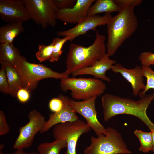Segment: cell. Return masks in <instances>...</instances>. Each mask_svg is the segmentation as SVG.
Listing matches in <instances>:
<instances>
[{
  "mask_svg": "<svg viewBox=\"0 0 154 154\" xmlns=\"http://www.w3.org/2000/svg\"><path fill=\"white\" fill-rule=\"evenodd\" d=\"M154 99V93L145 95L137 101L110 94H104L101 98L104 120L107 121L117 115H130L139 119L151 130L154 129V123L148 117L146 110Z\"/></svg>",
  "mask_w": 154,
  "mask_h": 154,
  "instance_id": "cell-1",
  "label": "cell"
},
{
  "mask_svg": "<svg viewBox=\"0 0 154 154\" xmlns=\"http://www.w3.org/2000/svg\"><path fill=\"white\" fill-rule=\"evenodd\" d=\"M134 7L128 6L123 8L117 15L111 18L106 25V54L109 57L114 55L136 30L138 21L134 12Z\"/></svg>",
  "mask_w": 154,
  "mask_h": 154,
  "instance_id": "cell-2",
  "label": "cell"
},
{
  "mask_svg": "<svg viewBox=\"0 0 154 154\" xmlns=\"http://www.w3.org/2000/svg\"><path fill=\"white\" fill-rule=\"evenodd\" d=\"M105 36L97 31L93 43L88 47L71 43L67 54L66 73L68 75L80 69L92 65L107 54Z\"/></svg>",
  "mask_w": 154,
  "mask_h": 154,
  "instance_id": "cell-3",
  "label": "cell"
},
{
  "mask_svg": "<svg viewBox=\"0 0 154 154\" xmlns=\"http://www.w3.org/2000/svg\"><path fill=\"white\" fill-rule=\"evenodd\" d=\"M14 66L19 76L23 88L31 92L36 88L41 80L48 78L61 80L69 76L65 72L59 73L42 64L28 62L24 56H21Z\"/></svg>",
  "mask_w": 154,
  "mask_h": 154,
  "instance_id": "cell-4",
  "label": "cell"
},
{
  "mask_svg": "<svg viewBox=\"0 0 154 154\" xmlns=\"http://www.w3.org/2000/svg\"><path fill=\"white\" fill-rule=\"evenodd\" d=\"M60 86L64 92L70 90L74 99L83 100L99 96L106 89L105 84L101 80L95 78H65L61 80Z\"/></svg>",
  "mask_w": 154,
  "mask_h": 154,
  "instance_id": "cell-5",
  "label": "cell"
},
{
  "mask_svg": "<svg viewBox=\"0 0 154 154\" xmlns=\"http://www.w3.org/2000/svg\"><path fill=\"white\" fill-rule=\"evenodd\" d=\"M107 134L97 137H91V144L84 150L85 154H130L121 134L115 129L108 127Z\"/></svg>",
  "mask_w": 154,
  "mask_h": 154,
  "instance_id": "cell-6",
  "label": "cell"
},
{
  "mask_svg": "<svg viewBox=\"0 0 154 154\" xmlns=\"http://www.w3.org/2000/svg\"><path fill=\"white\" fill-rule=\"evenodd\" d=\"M91 129L86 123L79 119L55 125L53 135L55 139L63 140L66 142L67 150L65 154H77L76 148L78 139L81 135L88 133Z\"/></svg>",
  "mask_w": 154,
  "mask_h": 154,
  "instance_id": "cell-7",
  "label": "cell"
},
{
  "mask_svg": "<svg viewBox=\"0 0 154 154\" xmlns=\"http://www.w3.org/2000/svg\"><path fill=\"white\" fill-rule=\"evenodd\" d=\"M31 19L45 29L57 24L56 14L58 9L53 0H23Z\"/></svg>",
  "mask_w": 154,
  "mask_h": 154,
  "instance_id": "cell-8",
  "label": "cell"
},
{
  "mask_svg": "<svg viewBox=\"0 0 154 154\" xmlns=\"http://www.w3.org/2000/svg\"><path fill=\"white\" fill-rule=\"evenodd\" d=\"M27 117L29 122L19 128V135L13 147L14 149H23L30 147L35 135L40 131L46 122L44 116L36 110L30 111Z\"/></svg>",
  "mask_w": 154,
  "mask_h": 154,
  "instance_id": "cell-9",
  "label": "cell"
},
{
  "mask_svg": "<svg viewBox=\"0 0 154 154\" xmlns=\"http://www.w3.org/2000/svg\"><path fill=\"white\" fill-rule=\"evenodd\" d=\"M97 96H95L88 100L80 101L74 100L67 96V102L75 112L85 119L88 125L92 129L97 137L102 134L106 135V129L100 123L97 117L95 102Z\"/></svg>",
  "mask_w": 154,
  "mask_h": 154,
  "instance_id": "cell-10",
  "label": "cell"
},
{
  "mask_svg": "<svg viewBox=\"0 0 154 154\" xmlns=\"http://www.w3.org/2000/svg\"><path fill=\"white\" fill-rule=\"evenodd\" d=\"M0 16L8 23H23L31 19L23 0H0Z\"/></svg>",
  "mask_w": 154,
  "mask_h": 154,
  "instance_id": "cell-11",
  "label": "cell"
},
{
  "mask_svg": "<svg viewBox=\"0 0 154 154\" xmlns=\"http://www.w3.org/2000/svg\"><path fill=\"white\" fill-rule=\"evenodd\" d=\"M112 17L110 13H106L103 16L96 15L87 16L74 27L69 29L58 31L57 34L59 36H68L72 41L76 37L84 35L88 31L94 30L98 26L107 25Z\"/></svg>",
  "mask_w": 154,
  "mask_h": 154,
  "instance_id": "cell-12",
  "label": "cell"
},
{
  "mask_svg": "<svg viewBox=\"0 0 154 154\" xmlns=\"http://www.w3.org/2000/svg\"><path fill=\"white\" fill-rule=\"evenodd\" d=\"M95 0H77L72 7L58 9L57 19L65 24H77L87 17V11Z\"/></svg>",
  "mask_w": 154,
  "mask_h": 154,
  "instance_id": "cell-13",
  "label": "cell"
},
{
  "mask_svg": "<svg viewBox=\"0 0 154 154\" xmlns=\"http://www.w3.org/2000/svg\"><path fill=\"white\" fill-rule=\"evenodd\" d=\"M111 70L114 72L120 73L131 84L135 96H137L140 91L145 89V84L141 66L137 65L133 68L128 69L120 64L116 63L113 66Z\"/></svg>",
  "mask_w": 154,
  "mask_h": 154,
  "instance_id": "cell-14",
  "label": "cell"
},
{
  "mask_svg": "<svg viewBox=\"0 0 154 154\" xmlns=\"http://www.w3.org/2000/svg\"><path fill=\"white\" fill-rule=\"evenodd\" d=\"M62 99L64 106L59 112L49 114V118L40 133H43L48 131L52 127L59 123L73 122L79 119L76 113L68 104L67 96L62 94L59 95Z\"/></svg>",
  "mask_w": 154,
  "mask_h": 154,
  "instance_id": "cell-15",
  "label": "cell"
},
{
  "mask_svg": "<svg viewBox=\"0 0 154 154\" xmlns=\"http://www.w3.org/2000/svg\"><path fill=\"white\" fill-rule=\"evenodd\" d=\"M116 61L111 60L107 54L102 59L97 61L92 65L78 70L72 74L73 77L82 75L93 76L95 78L111 82L110 79L106 75V72L111 70Z\"/></svg>",
  "mask_w": 154,
  "mask_h": 154,
  "instance_id": "cell-16",
  "label": "cell"
},
{
  "mask_svg": "<svg viewBox=\"0 0 154 154\" xmlns=\"http://www.w3.org/2000/svg\"><path fill=\"white\" fill-rule=\"evenodd\" d=\"M24 31L23 23H8L0 27V43H13L14 39Z\"/></svg>",
  "mask_w": 154,
  "mask_h": 154,
  "instance_id": "cell-17",
  "label": "cell"
},
{
  "mask_svg": "<svg viewBox=\"0 0 154 154\" xmlns=\"http://www.w3.org/2000/svg\"><path fill=\"white\" fill-rule=\"evenodd\" d=\"M121 9L113 0H97L88 9L87 16L97 15L98 14L105 12L110 13L119 12Z\"/></svg>",
  "mask_w": 154,
  "mask_h": 154,
  "instance_id": "cell-18",
  "label": "cell"
},
{
  "mask_svg": "<svg viewBox=\"0 0 154 154\" xmlns=\"http://www.w3.org/2000/svg\"><path fill=\"white\" fill-rule=\"evenodd\" d=\"M21 56L20 51L14 46L13 43L0 44V63H8L14 65Z\"/></svg>",
  "mask_w": 154,
  "mask_h": 154,
  "instance_id": "cell-19",
  "label": "cell"
},
{
  "mask_svg": "<svg viewBox=\"0 0 154 154\" xmlns=\"http://www.w3.org/2000/svg\"><path fill=\"white\" fill-rule=\"evenodd\" d=\"M1 65L4 66L5 69L9 86V94L13 97H16L17 92L23 88L19 76L14 65L8 63Z\"/></svg>",
  "mask_w": 154,
  "mask_h": 154,
  "instance_id": "cell-20",
  "label": "cell"
},
{
  "mask_svg": "<svg viewBox=\"0 0 154 154\" xmlns=\"http://www.w3.org/2000/svg\"><path fill=\"white\" fill-rule=\"evenodd\" d=\"M66 147L65 140L55 139L52 142L40 143L37 147V150L38 154H60L62 149Z\"/></svg>",
  "mask_w": 154,
  "mask_h": 154,
  "instance_id": "cell-21",
  "label": "cell"
},
{
  "mask_svg": "<svg viewBox=\"0 0 154 154\" xmlns=\"http://www.w3.org/2000/svg\"><path fill=\"white\" fill-rule=\"evenodd\" d=\"M134 133L140 141L139 150L145 153L152 151L153 145L151 132H145L136 129Z\"/></svg>",
  "mask_w": 154,
  "mask_h": 154,
  "instance_id": "cell-22",
  "label": "cell"
},
{
  "mask_svg": "<svg viewBox=\"0 0 154 154\" xmlns=\"http://www.w3.org/2000/svg\"><path fill=\"white\" fill-rule=\"evenodd\" d=\"M54 46V43L53 41L48 45L44 44L38 45V50L36 52L35 56L40 62L49 60L53 53Z\"/></svg>",
  "mask_w": 154,
  "mask_h": 154,
  "instance_id": "cell-23",
  "label": "cell"
},
{
  "mask_svg": "<svg viewBox=\"0 0 154 154\" xmlns=\"http://www.w3.org/2000/svg\"><path fill=\"white\" fill-rule=\"evenodd\" d=\"M70 38L68 37H65L62 38H55L52 40L54 43V49L52 55L49 61L52 63L57 61L63 52L62 47L65 43L70 41Z\"/></svg>",
  "mask_w": 154,
  "mask_h": 154,
  "instance_id": "cell-24",
  "label": "cell"
},
{
  "mask_svg": "<svg viewBox=\"0 0 154 154\" xmlns=\"http://www.w3.org/2000/svg\"><path fill=\"white\" fill-rule=\"evenodd\" d=\"M141 66L143 76L146 78L147 81L145 89L139 94L140 98L145 95L146 92L149 89L154 90V71L150 66Z\"/></svg>",
  "mask_w": 154,
  "mask_h": 154,
  "instance_id": "cell-25",
  "label": "cell"
},
{
  "mask_svg": "<svg viewBox=\"0 0 154 154\" xmlns=\"http://www.w3.org/2000/svg\"><path fill=\"white\" fill-rule=\"evenodd\" d=\"M0 91L5 94L10 93L9 86L5 66L1 65L0 70Z\"/></svg>",
  "mask_w": 154,
  "mask_h": 154,
  "instance_id": "cell-26",
  "label": "cell"
},
{
  "mask_svg": "<svg viewBox=\"0 0 154 154\" xmlns=\"http://www.w3.org/2000/svg\"><path fill=\"white\" fill-rule=\"evenodd\" d=\"M138 59L141 66H154V53L151 52L145 51L141 52L139 56Z\"/></svg>",
  "mask_w": 154,
  "mask_h": 154,
  "instance_id": "cell-27",
  "label": "cell"
},
{
  "mask_svg": "<svg viewBox=\"0 0 154 154\" xmlns=\"http://www.w3.org/2000/svg\"><path fill=\"white\" fill-rule=\"evenodd\" d=\"M63 106V100L59 95L58 97L51 99L48 104L50 110L53 113L59 112L62 109Z\"/></svg>",
  "mask_w": 154,
  "mask_h": 154,
  "instance_id": "cell-28",
  "label": "cell"
},
{
  "mask_svg": "<svg viewBox=\"0 0 154 154\" xmlns=\"http://www.w3.org/2000/svg\"><path fill=\"white\" fill-rule=\"evenodd\" d=\"M56 6L58 9L70 8L75 4L76 0H53Z\"/></svg>",
  "mask_w": 154,
  "mask_h": 154,
  "instance_id": "cell-29",
  "label": "cell"
},
{
  "mask_svg": "<svg viewBox=\"0 0 154 154\" xmlns=\"http://www.w3.org/2000/svg\"><path fill=\"white\" fill-rule=\"evenodd\" d=\"M10 127L7 124L5 114L0 111V135H6L9 131Z\"/></svg>",
  "mask_w": 154,
  "mask_h": 154,
  "instance_id": "cell-30",
  "label": "cell"
},
{
  "mask_svg": "<svg viewBox=\"0 0 154 154\" xmlns=\"http://www.w3.org/2000/svg\"><path fill=\"white\" fill-rule=\"evenodd\" d=\"M30 93L29 90L23 88L17 92L16 97L19 102L25 103L29 100L30 98Z\"/></svg>",
  "mask_w": 154,
  "mask_h": 154,
  "instance_id": "cell-31",
  "label": "cell"
},
{
  "mask_svg": "<svg viewBox=\"0 0 154 154\" xmlns=\"http://www.w3.org/2000/svg\"><path fill=\"white\" fill-rule=\"evenodd\" d=\"M116 3L121 9L128 6H132L134 7L141 4L142 0H114Z\"/></svg>",
  "mask_w": 154,
  "mask_h": 154,
  "instance_id": "cell-32",
  "label": "cell"
},
{
  "mask_svg": "<svg viewBox=\"0 0 154 154\" xmlns=\"http://www.w3.org/2000/svg\"><path fill=\"white\" fill-rule=\"evenodd\" d=\"M17 150L14 153L11 154H38L37 152H32L30 153L26 152L24 151L23 149H20ZM0 154H7L4 153L1 151H0Z\"/></svg>",
  "mask_w": 154,
  "mask_h": 154,
  "instance_id": "cell-33",
  "label": "cell"
},
{
  "mask_svg": "<svg viewBox=\"0 0 154 154\" xmlns=\"http://www.w3.org/2000/svg\"><path fill=\"white\" fill-rule=\"evenodd\" d=\"M151 133L152 139L153 147L152 151L154 152V129H151Z\"/></svg>",
  "mask_w": 154,
  "mask_h": 154,
  "instance_id": "cell-34",
  "label": "cell"
}]
</instances>
